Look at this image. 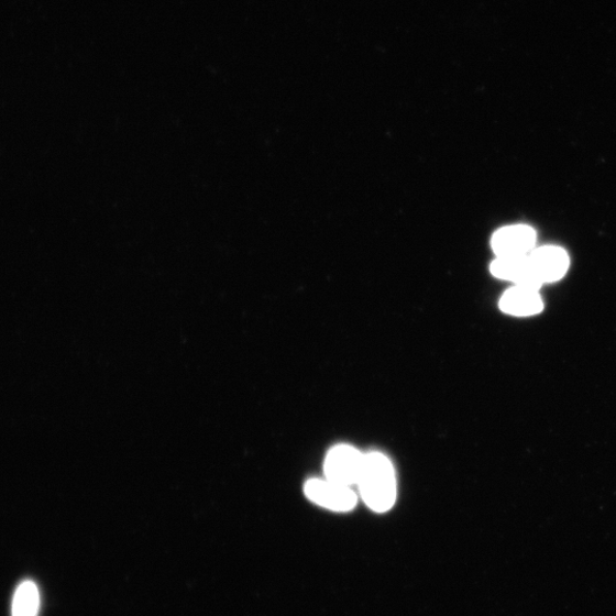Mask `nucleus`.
Instances as JSON below:
<instances>
[{"mask_svg":"<svg viewBox=\"0 0 616 616\" xmlns=\"http://www.w3.org/2000/svg\"><path fill=\"white\" fill-rule=\"evenodd\" d=\"M358 486L369 508L388 512L396 501V476L391 460L381 452L365 454Z\"/></svg>","mask_w":616,"mask_h":616,"instance_id":"obj_1","label":"nucleus"},{"mask_svg":"<svg viewBox=\"0 0 616 616\" xmlns=\"http://www.w3.org/2000/svg\"><path fill=\"white\" fill-rule=\"evenodd\" d=\"M364 455L351 446L332 448L324 461L326 480L348 487L358 485Z\"/></svg>","mask_w":616,"mask_h":616,"instance_id":"obj_2","label":"nucleus"},{"mask_svg":"<svg viewBox=\"0 0 616 616\" xmlns=\"http://www.w3.org/2000/svg\"><path fill=\"white\" fill-rule=\"evenodd\" d=\"M304 491L308 499L333 512L352 510L358 503V497L352 487L339 485L328 480L314 479L307 481Z\"/></svg>","mask_w":616,"mask_h":616,"instance_id":"obj_3","label":"nucleus"},{"mask_svg":"<svg viewBox=\"0 0 616 616\" xmlns=\"http://www.w3.org/2000/svg\"><path fill=\"white\" fill-rule=\"evenodd\" d=\"M536 231L527 226L504 228L493 235L491 244L497 257L528 256L535 251Z\"/></svg>","mask_w":616,"mask_h":616,"instance_id":"obj_4","label":"nucleus"},{"mask_svg":"<svg viewBox=\"0 0 616 616\" xmlns=\"http://www.w3.org/2000/svg\"><path fill=\"white\" fill-rule=\"evenodd\" d=\"M491 272L498 279L516 284V286L539 290L543 285L528 256L497 257L491 265Z\"/></svg>","mask_w":616,"mask_h":616,"instance_id":"obj_5","label":"nucleus"},{"mask_svg":"<svg viewBox=\"0 0 616 616\" xmlns=\"http://www.w3.org/2000/svg\"><path fill=\"white\" fill-rule=\"evenodd\" d=\"M530 260L542 284L561 280L570 266L568 253L559 246H541L530 254Z\"/></svg>","mask_w":616,"mask_h":616,"instance_id":"obj_6","label":"nucleus"},{"mask_svg":"<svg viewBox=\"0 0 616 616\" xmlns=\"http://www.w3.org/2000/svg\"><path fill=\"white\" fill-rule=\"evenodd\" d=\"M501 308L510 316L531 317L542 311L543 301L538 290L515 286L502 297Z\"/></svg>","mask_w":616,"mask_h":616,"instance_id":"obj_7","label":"nucleus"},{"mask_svg":"<svg viewBox=\"0 0 616 616\" xmlns=\"http://www.w3.org/2000/svg\"><path fill=\"white\" fill-rule=\"evenodd\" d=\"M41 594L35 582L23 581L15 591L12 616H38Z\"/></svg>","mask_w":616,"mask_h":616,"instance_id":"obj_8","label":"nucleus"}]
</instances>
